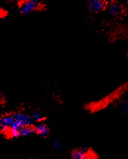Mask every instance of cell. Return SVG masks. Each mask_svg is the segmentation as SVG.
Listing matches in <instances>:
<instances>
[{"instance_id":"cell-1","label":"cell","mask_w":128,"mask_h":159,"mask_svg":"<svg viewBox=\"0 0 128 159\" xmlns=\"http://www.w3.org/2000/svg\"><path fill=\"white\" fill-rule=\"evenodd\" d=\"M128 91V81L120 87H119L117 89L113 90L112 93H110L106 96L103 97L99 101L93 102L89 104V107H88L89 110L91 111H97L99 110H101L104 108L107 107L111 103H112L113 101H117V100L119 99L122 95L125 94L126 92Z\"/></svg>"},{"instance_id":"cell-2","label":"cell","mask_w":128,"mask_h":159,"mask_svg":"<svg viewBox=\"0 0 128 159\" xmlns=\"http://www.w3.org/2000/svg\"><path fill=\"white\" fill-rule=\"evenodd\" d=\"M95 153L86 148H80L76 149L71 153V159H93Z\"/></svg>"},{"instance_id":"cell-3","label":"cell","mask_w":128,"mask_h":159,"mask_svg":"<svg viewBox=\"0 0 128 159\" xmlns=\"http://www.w3.org/2000/svg\"><path fill=\"white\" fill-rule=\"evenodd\" d=\"M108 4L106 0H89L88 7L93 13H97L106 9Z\"/></svg>"},{"instance_id":"cell-4","label":"cell","mask_w":128,"mask_h":159,"mask_svg":"<svg viewBox=\"0 0 128 159\" xmlns=\"http://www.w3.org/2000/svg\"><path fill=\"white\" fill-rule=\"evenodd\" d=\"M14 121L17 122L21 128L26 126H31L33 123V119L28 115L23 113H15L13 116Z\"/></svg>"},{"instance_id":"cell-5","label":"cell","mask_w":128,"mask_h":159,"mask_svg":"<svg viewBox=\"0 0 128 159\" xmlns=\"http://www.w3.org/2000/svg\"><path fill=\"white\" fill-rule=\"evenodd\" d=\"M37 8V4L34 3L31 0L21 1L19 5V11L21 14H28L34 11Z\"/></svg>"},{"instance_id":"cell-6","label":"cell","mask_w":128,"mask_h":159,"mask_svg":"<svg viewBox=\"0 0 128 159\" xmlns=\"http://www.w3.org/2000/svg\"><path fill=\"white\" fill-rule=\"evenodd\" d=\"M124 11L122 5L119 3L113 2L108 6V13L110 15L113 16H119Z\"/></svg>"},{"instance_id":"cell-7","label":"cell","mask_w":128,"mask_h":159,"mask_svg":"<svg viewBox=\"0 0 128 159\" xmlns=\"http://www.w3.org/2000/svg\"><path fill=\"white\" fill-rule=\"evenodd\" d=\"M34 130L37 132L38 135L42 136V137H46L49 134V130L47 128V126L44 125L43 123H39L34 128Z\"/></svg>"},{"instance_id":"cell-8","label":"cell","mask_w":128,"mask_h":159,"mask_svg":"<svg viewBox=\"0 0 128 159\" xmlns=\"http://www.w3.org/2000/svg\"><path fill=\"white\" fill-rule=\"evenodd\" d=\"M13 123V117H11V116H5V117L2 118L1 122H0V128L2 130H6L7 128H10Z\"/></svg>"},{"instance_id":"cell-9","label":"cell","mask_w":128,"mask_h":159,"mask_svg":"<svg viewBox=\"0 0 128 159\" xmlns=\"http://www.w3.org/2000/svg\"><path fill=\"white\" fill-rule=\"evenodd\" d=\"M34 128H32V126H26V127L21 128V129L18 130L19 136H24V137H28L34 134Z\"/></svg>"},{"instance_id":"cell-10","label":"cell","mask_w":128,"mask_h":159,"mask_svg":"<svg viewBox=\"0 0 128 159\" xmlns=\"http://www.w3.org/2000/svg\"><path fill=\"white\" fill-rule=\"evenodd\" d=\"M121 108L124 113L128 117V100H125L121 102Z\"/></svg>"},{"instance_id":"cell-11","label":"cell","mask_w":128,"mask_h":159,"mask_svg":"<svg viewBox=\"0 0 128 159\" xmlns=\"http://www.w3.org/2000/svg\"><path fill=\"white\" fill-rule=\"evenodd\" d=\"M52 148L54 150H59L62 148V143L60 140L55 139L54 141L52 142Z\"/></svg>"},{"instance_id":"cell-12","label":"cell","mask_w":128,"mask_h":159,"mask_svg":"<svg viewBox=\"0 0 128 159\" xmlns=\"http://www.w3.org/2000/svg\"><path fill=\"white\" fill-rule=\"evenodd\" d=\"M32 118L34 120H35V121H38V122L42 121V119H43V118H42V115H40V114L38 111H34V113L32 114Z\"/></svg>"},{"instance_id":"cell-13","label":"cell","mask_w":128,"mask_h":159,"mask_svg":"<svg viewBox=\"0 0 128 159\" xmlns=\"http://www.w3.org/2000/svg\"><path fill=\"white\" fill-rule=\"evenodd\" d=\"M32 2H33L34 3H35V4H38V1H39V0H31Z\"/></svg>"},{"instance_id":"cell-14","label":"cell","mask_w":128,"mask_h":159,"mask_svg":"<svg viewBox=\"0 0 128 159\" xmlns=\"http://www.w3.org/2000/svg\"><path fill=\"white\" fill-rule=\"evenodd\" d=\"M1 120H2V118H1V117H0V122H1Z\"/></svg>"},{"instance_id":"cell-15","label":"cell","mask_w":128,"mask_h":159,"mask_svg":"<svg viewBox=\"0 0 128 159\" xmlns=\"http://www.w3.org/2000/svg\"><path fill=\"white\" fill-rule=\"evenodd\" d=\"M0 103H1V98H0Z\"/></svg>"},{"instance_id":"cell-16","label":"cell","mask_w":128,"mask_h":159,"mask_svg":"<svg viewBox=\"0 0 128 159\" xmlns=\"http://www.w3.org/2000/svg\"><path fill=\"white\" fill-rule=\"evenodd\" d=\"M127 57H128V51H127Z\"/></svg>"},{"instance_id":"cell-17","label":"cell","mask_w":128,"mask_h":159,"mask_svg":"<svg viewBox=\"0 0 128 159\" xmlns=\"http://www.w3.org/2000/svg\"><path fill=\"white\" fill-rule=\"evenodd\" d=\"M21 1H26V0H21Z\"/></svg>"}]
</instances>
